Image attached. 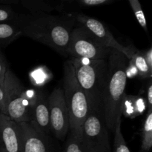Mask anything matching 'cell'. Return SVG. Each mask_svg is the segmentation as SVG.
Wrapping results in <instances>:
<instances>
[{
  "label": "cell",
  "instance_id": "3957f363",
  "mask_svg": "<svg viewBox=\"0 0 152 152\" xmlns=\"http://www.w3.org/2000/svg\"><path fill=\"white\" fill-rule=\"evenodd\" d=\"M76 77L87 96L89 108L102 107V96L108 76V59L71 57Z\"/></svg>",
  "mask_w": 152,
  "mask_h": 152
},
{
  "label": "cell",
  "instance_id": "603a6c76",
  "mask_svg": "<svg viewBox=\"0 0 152 152\" xmlns=\"http://www.w3.org/2000/svg\"><path fill=\"white\" fill-rule=\"evenodd\" d=\"M7 69V64L5 56L0 51V86L3 88L4 86V74Z\"/></svg>",
  "mask_w": 152,
  "mask_h": 152
},
{
  "label": "cell",
  "instance_id": "277c9868",
  "mask_svg": "<svg viewBox=\"0 0 152 152\" xmlns=\"http://www.w3.org/2000/svg\"><path fill=\"white\" fill-rule=\"evenodd\" d=\"M65 103L70 117V132L80 136L83 123L89 112L87 96L78 83L70 60L63 65V88Z\"/></svg>",
  "mask_w": 152,
  "mask_h": 152
},
{
  "label": "cell",
  "instance_id": "9c48e42d",
  "mask_svg": "<svg viewBox=\"0 0 152 152\" xmlns=\"http://www.w3.org/2000/svg\"><path fill=\"white\" fill-rule=\"evenodd\" d=\"M50 132L56 140L64 142L70 132V117L62 88L56 87L48 96Z\"/></svg>",
  "mask_w": 152,
  "mask_h": 152
},
{
  "label": "cell",
  "instance_id": "484cf974",
  "mask_svg": "<svg viewBox=\"0 0 152 152\" xmlns=\"http://www.w3.org/2000/svg\"><path fill=\"white\" fill-rule=\"evenodd\" d=\"M142 52H143V56L147 65H148L150 71H152V48H149L148 50Z\"/></svg>",
  "mask_w": 152,
  "mask_h": 152
},
{
  "label": "cell",
  "instance_id": "30bf717a",
  "mask_svg": "<svg viewBox=\"0 0 152 152\" xmlns=\"http://www.w3.org/2000/svg\"><path fill=\"white\" fill-rule=\"evenodd\" d=\"M74 16L76 22L87 28L104 46L121 52L126 55L127 46L120 44L104 23L84 13H79L74 14Z\"/></svg>",
  "mask_w": 152,
  "mask_h": 152
},
{
  "label": "cell",
  "instance_id": "e0dca14e",
  "mask_svg": "<svg viewBox=\"0 0 152 152\" xmlns=\"http://www.w3.org/2000/svg\"><path fill=\"white\" fill-rule=\"evenodd\" d=\"M54 0H20L22 5L30 10L31 13H48L56 8L53 4Z\"/></svg>",
  "mask_w": 152,
  "mask_h": 152
},
{
  "label": "cell",
  "instance_id": "d4e9b609",
  "mask_svg": "<svg viewBox=\"0 0 152 152\" xmlns=\"http://www.w3.org/2000/svg\"><path fill=\"white\" fill-rule=\"evenodd\" d=\"M126 74L127 78H131V77H135L138 76V71L136 67L134 65L132 62L128 60L127 66L126 68Z\"/></svg>",
  "mask_w": 152,
  "mask_h": 152
},
{
  "label": "cell",
  "instance_id": "9a60e30c",
  "mask_svg": "<svg viewBox=\"0 0 152 152\" xmlns=\"http://www.w3.org/2000/svg\"><path fill=\"white\" fill-rule=\"evenodd\" d=\"M20 37L22 32L18 23H0V48H6Z\"/></svg>",
  "mask_w": 152,
  "mask_h": 152
},
{
  "label": "cell",
  "instance_id": "2e32d148",
  "mask_svg": "<svg viewBox=\"0 0 152 152\" xmlns=\"http://www.w3.org/2000/svg\"><path fill=\"white\" fill-rule=\"evenodd\" d=\"M152 148V108L146 110L141 133L140 152H150Z\"/></svg>",
  "mask_w": 152,
  "mask_h": 152
},
{
  "label": "cell",
  "instance_id": "4316f807",
  "mask_svg": "<svg viewBox=\"0 0 152 152\" xmlns=\"http://www.w3.org/2000/svg\"><path fill=\"white\" fill-rule=\"evenodd\" d=\"M0 113L5 114V108H4V93L3 88L0 86Z\"/></svg>",
  "mask_w": 152,
  "mask_h": 152
},
{
  "label": "cell",
  "instance_id": "52a82bcc",
  "mask_svg": "<svg viewBox=\"0 0 152 152\" xmlns=\"http://www.w3.org/2000/svg\"><path fill=\"white\" fill-rule=\"evenodd\" d=\"M111 50L104 46L87 28L77 22L71 33L67 54L74 58L107 59Z\"/></svg>",
  "mask_w": 152,
  "mask_h": 152
},
{
  "label": "cell",
  "instance_id": "7c38bea8",
  "mask_svg": "<svg viewBox=\"0 0 152 152\" xmlns=\"http://www.w3.org/2000/svg\"><path fill=\"white\" fill-rule=\"evenodd\" d=\"M31 122L41 132L52 134L50 126L48 96L44 92H36L31 106Z\"/></svg>",
  "mask_w": 152,
  "mask_h": 152
},
{
  "label": "cell",
  "instance_id": "5b68a950",
  "mask_svg": "<svg viewBox=\"0 0 152 152\" xmlns=\"http://www.w3.org/2000/svg\"><path fill=\"white\" fill-rule=\"evenodd\" d=\"M3 89L5 115L16 123L31 121V106L36 92L30 94L17 76L9 68L4 74Z\"/></svg>",
  "mask_w": 152,
  "mask_h": 152
},
{
  "label": "cell",
  "instance_id": "44dd1931",
  "mask_svg": "<svg viewBox=\"0 0 152 152\" xmlns=\"http://www.w3.org/2000/svg\"><path fill=\"white\" fill-rule=\"evenodd\" d=\"M130 4L131 7H132L133 13L134 14L135 17H136L138 23L140 24L142 29L148 33V26H147V22L145 16L144 15L143 10L142 9V6H141L140 2L139 0H128Z\"/></svg>",
  "mask_w": 152,
  "mask_h": 152
},
{
  "label": "cell",
  "instance_id": "6da1fadb",
  "mask_svg": "<svg viewBox=\"0 0 152 152\" xmlns=\"http://www.w3.org/2000/svg\"><path fill=\"white\" fill-rule=\"evenodd\" d=\"M76 24L74 16H59L49 13L22 14L18 22L22 37L39 42L64 56H68L70 36Z\"/></svg>",
  "mask_w": 152,
  "mask_h": 152
},
{
  "label": "cell",
  "instance_id": "7a4b0ae2",
  "mask_svg": "<svg viewBox=\"0 0 152 152\" xmlns=\"http://www.w3.org/2000/svg\"><path fill=\"white\" fill-rule=\"evenodd\" d=\"M128 59L123 53L112 49L108 57V76L102 96V107L105 125L114 132L117 122L122 118L120 105L125 94Z\"/></svg>",
  "mask_w": 152,
  "mask_h": 152
},
{
  "label": "cell",
  "instance_id": "ba28073f",
  "mask_svg": "<svg viewBox=\"0 0 152 152\" xmlns=\"http://www.w3.org/2000/svg\"><path fill=\"white\" fill-rule=\"evenodd\" d=\"M17 125L20 152H60L51 134L41 132L32 122H21Z\"/></svg>",
  "mask_w": 152,
  "mask_h": 152
},
{
  "label": "cell",
  "instance_id": "8fae6325",
  "mask_svg": "<svg viewBox=\"0 0 152 152\" xmlns=\"http://www.w3.org/2000/svg\"><path fill=\"white\" fill-rule=\"evenodd\" d=\"M0 152L19 151L17 123L0 113Z\"/></svg>",
  "mask_w": 152,
  "mask_h": 152
},
{
  "label": "cell",
  "instance_id": "ffe728a7",
  "mask_svg": "<svg viewBox=\"0 0 152 152\" xmlns=\"http://www.w3.org/2000/svg\"><path fill=\"white\" fill-rule=\"evenodd\" d=\"M22 15L16 13L9 5L0 4V23H16L20 20Z\"/></svg>",
  "mask_w": 152,
  "mask_h": 152
},
{
  "label": "cell",
  "instance_id": "83f0119b",
  "mask_svg": "<svg viewBox=\"0 0 152 152\" xmlns=\"http://www.w3.org/2000/svg\"><path fill=\"white\" fill-rule=\"evenodd\" d=\"M19 2H20V0H0V4H4V5L17 4Z\"/></svg>",
  "mask_w": 152,
  "mask_h": 152
},
{
  "label": "cell",
  "instance_id": "d6986e66",
  "mask_svg": "<svg viewBox=\"0 0 152 152\" xmlns=\"http://www.w3.org/2000/svg\"><path fill=\"white\" fill-rule=\"evenodd\" d=\"M60 152H85L79 135L69 132Z\"/></svg>",
  "mask_w": 152,
  "mask_h": 152
},
{
  "label": "cell",
  "instance_id": "8992f818",
  "mask_svg": "<svg viewBox=\"0 0 152 152\" xmlns=\"http://www.w3.org/2000/svg\"><path fill=\"white\" fill-rule=\"evenodd\" d=\"M80 137L85 152H111L108 130L102 107L89 108Z\"/></svg>",
  "mask_w": 152,
  "mask_h": 152
},
{
  "label": "cell",
  "instance_id": "ac0fdd59",
  "mask_svg": "<svg viewBox=\"0 0 152 152\" xmlns=\"http://www.w3.org/2000/svg\"><path fill=\"white\" fill-rule=\"evenodd\" d=\"M122 118L119 119L117 122L115 129H114V145H113V152H131L129 146L126 144V140L123 137L121 129Z\"/></svg>",
  "mask_w": 152,
  "mask_h": 152
},
{
  "label": "cell",
  "instance_id": "7402d4cb",
  "mask_svg": "<svg viewBox=\"0 0 152 152\" xmlns=\"http://www.w3.org/2000/svg\"><path fill=\"white\" fill-rule=\"evenodd\" d=\"M62 2L75 3L80 7H90L111 4L117 0H60Z\"/></svg>",
  "mask_w": 152,
  "mask_h": 152
},
{
  "label": "cell",
  "instance_id": "cb8c5ba5",
  "mask_svg": "<svg viewBox=\"0 0 152 152\" xmlns=\"http://www.w3.org/2000/svg\"><path fill=\"white\" fill-rule=\"evenodd\" d=\"M145 101L147 104V109L152 108V83L151 78H149L146 86V97Z\"/></svg>",
  "mask_w": 152,
  "mask_h": 152
},
{
  "label": "cell",
  "instance_id": "5bb4252c",
  "mask_svg": "<svg viewBox=\"0 0 152 152\" xmlns=\"http://www.w3.org/2000/svg\"><path fill=\"white\" fill-rule=\"evenodd\" d=\"M128 60L134 64L138 71V77L142 79L151 78L152 71L147 65L143 56V52L140 51L133 45L127 46L126 54L125 55Z\"/></svg>",
  "mask_w": 152,
  "mask_h": 152
},
{
  "label": "cell",
  "instance_id": "4fadbf2b",
  "mask_svg": "<svg viewBox=\"0 0 152 152\" xmlns=\"http://www.w3.org/2000/svg\"><path fill=\"white\" fill-rule=\"evenodd\" d=\"M147 110L145 99L141 96L126 94L123 96L120 105L122 116L130 119L136 118Z\"/></svg>",
  "mask_w": 152,
  "mask_h": 152
}]
</instances>
